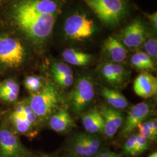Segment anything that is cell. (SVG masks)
Here are the masks:
<instances>
[{
	"label": "cell",
	"instance_id": "27",
	"mask_svg": "<svg viewBox=\"0 0 157 157\" xmlns=\"http://www.w3.org/2000/svg\"><path fill=\"white\" fill-rule=\"evenodd\" d=\"M136 137H137L136 134H133L129 136L128 140L124 144V148H123L124 154L125 155L132 156L133 152L135 149Z\"/></svg>",
	"mask_w": 157,
	"mask_h": 157
},
{
	"label": "cell",
	"instance_id": "7",
	"mask_svg": "<svg viewBox=\"0 0 157 157\" xmlns=\"http://www.w3.org/2000/svg\"><path fill=\"white\" fill-rule=\"evenodd\" d=\"M95 23L86 15L75 13L68 17L64 23V32L70 39L82 41L94 33Z\"/></svg>",
	"mask_w": 157,
	"mask_h": 157
},
{
	"label": "cell",
	"instance_id": "13",
	"mask_svg": "<svg viewBox=\"0 0 157 157\" xmlns=\"http://www.w3.org/2000/svg\"><path fill=\"white\" fill-rule=\"evenodd\" d=\"M145 30L140 21L136 20L124 29L122 40L125 46L130 48L139 47L144 41Z\"/></svg>",
	"mask_w": 157,
	"mask_h": 157
},
{
	"label": "cell",
	"instance_id": "31",
	"mask_svg": "<svg viewBox=\"0 0 157 157\" xmlns=\"http://www.w3.org/2000/svg\"><path fill=\"white\" fill-rule=\"evenodd\" d=\"M97 157H123L117 153H115L110 150H105L101 152Z\"/></svg>",
	"mask_w": 157,
	"mask_h": 157
},
{
	"label": "cell",
	"instance_id": "23",
	"mask_svg": "<svg viewBox=\"0 0 157 157\" xmlns=\"http://www.w3.org/2000/svg\"><path fill=\"white\" fill-rule=\"evenodd\" d=\"M7 91L20 92V86L14 78H6L0 83V93Z\"/></svg>",
	"mask_w": 157,
	"mask_h": 157
},
{
	"label": "cell",
	"instance_id": "2",
	"mask_svg": "<svg viewBox=\"0 0 157 157\" xmlns=\"http://www.w3.org/2000/svg\"><path fill=\"white\" fill-rule=\"evenodd\" d=\"M29 45L17 34L1 28L0 73H15L23 69L28 62Z\"/></svg>",
	"mask_w": 157,
	"mask_h": 157
},
{
	"label": "cell",
	"instance_id": "20",
	"mask_svg": "<svg viewBox=\"0 0 157 157\" xmlns=\"http://www.w3.org/2000/svg\"><path fill=\"white\" fill-rule=\"evenodd\" d=\"M130 62L134 67L141 71H154L155 65L152 58L144 52L139 51L131 57Z\"/></svg>",
	"mask_w": 157,
	"mask_h": 157
},
{
	"label": "cell",
	"instance_id": "34",
	"mask_svg": "<svg viewBox=\"0 0 157 157\" xmlns=\"http://www.w3.org/2000/svg\"><path fill=\"white\" fill-rule=\"evenodd\" d=\"M41 157H57L56 156H54V155H43V156H42Z\"/></svg>",
	"mask_w": 157,
	"mask_h": 157
},
{
	"label": "cell",
	"instance_id": "19",
	"mask_svg": "<svg viewBox=\"0 0 157 157\" xmlns=\"http://www.w3.org/2000/svg\"><path fill=\"white\" fill-rule=\"evenodd\" d=\"M71 150L73 155L81 157H91L94 154L91 150L84 137V133L76 135L71 141Z\"/></svg>",
	"mask_w": 157,
	"mask_h": 157
},
{
	"label": "cell",
	"instance_id": "8",
	"mask_svg": "<svg viewBox=\"0 0 157 157\" xmlns=\"http://www.w3.org/2000/svg\"><path fill=\"white\" fill-rule=\"evenodd\" d=\"M28 151L23 145L17 134L7 124L0 126V157H23L26 156Z\"/></svg>",
	"mask_w": 157,
	"mask_h": 157
},
{
	"label": "cell",
	"instance_id": "1",
	"mask_svg": "<svg viewBox=\"0 0 157 157\" xmlns=\"http://www.w3.org/2000/svg\"><path fill=\"white\" fill-rule=\"evenodd\" d=\"M59 9L56 0H4L0 8L1 28L41 49L50 38Z\"/></svg>",
	"mask_w": 157,
	"mask_h": 157
},
{
	"label": "cell",
	"instance_id": "15",
	"mask_svg": "<svg viewBox=\"0 0 157 157\" xmlns=\"http://www.w3.org/2000/svg\"><path fill=\"white\" fill-rule=\"evenodd\" d=\"M82 120L84 129L89 133H104V119L98 109H90L83 114Z\"/></svg>",
	"mask_w": 157,
	"mask_h": 157
},
{
	"label": "cell",
	"instance_id": "22",
	"mask_svg": "<svg viewBox=\"0 0 157 157\" xmlns=\"http://www.w3.org/2000/svg\"><path fill=\"white\" fill-rule=\"evenodd\" d=\"M51 72L52 77L73 76L72 69L67 65L62 62H55L51 67Z\"/></svg>",
	"mask_w": 157,
	"mask_h": 157
},
{
	"label": "cell",
	"instance_id": "3",
	"mask_svg": "<svg viewBox=\"0 0 157 157\" xmlns=\"http://www.w3.org/2000/svg\"><path fill=\"white\" fill-rule=\"evenodd\" d=\"M28 101L40 123L48 120L56 112L62 102V98L54 84L46 83L39 92L31 94Z\"/></svg>",
	"mask_w": 157,
	"mask_h": 157
},
{
	"label": "cell",
	"instance_id": "12",
	"mask_svg": "<svg viewBox=\"0 0 157 157\" xmlns=\"http://www.w3.org/2000/svg\"><path fill=\"white\" fill-rule=\"evenodd\" d=\"M133 89L135 93L143 98H149L157 95V79L147 71L140 73L135 78Z\"/></svg>",
	"mask_w": 157,
	"mask_h": 157
},
{
	"label": "cell",
	"instance_id": "35",
	"mask_svg": "<svg viewBox=\"0 0 157 157\" xmlns=\"http://www.w3.org/2000/svg\"><path fill=\"white\" fill-rule=\"evenodd\" d=\"M79 157V156H78V155H71V156H70V157Z\"/></svg>",
	"mask_w": 157,
	"mask_h": 157
},
{
	"label": "cell",
	"instance_id": "24",
	"mask_svg": "<svg viewBox=\"0 0 157 157\" xmlns=\"http://www.w3.org/2000/svg\"><path fill=\"white\" fill-rule=\"evenodd\" d=\"M148 140L146 139V137L137 134L136 140L135 149L133 152L132 156H136L141 154L147 150H148Z\"/></svg>",
	"mask_w": 157,
	"mask_h": 157
},
{
	"label": "cell",
	"instance_id": "17",
	"mask_svg": "<svg viewBox=\"0 0 157 157\" xmlns=\"http://www.w3.org/2000/svg\"><path fill=\"white\" fill-rule=\"evenodd\" d=\"M101 95L108 104L116 109H124L128 105V101L126 97L117 90L102 87Z\"/></svg>",
	"mask_w": 157,
	"mask_h": 157
},
{
	"label": "cell",
	"instance_id": "25",
	"mask_svg": "<svg viewBox=\"0 0 157 157\" xmlns=\"http://www.w3.org/2000/svg\"><path fill=\"white\" fill-rule=\"evenodd\" d=\"M146 53L151 58H156L157 56V41L155 39H149L144 44Z\"/></svg>",
	"mask_w": 157,
	"mask_h": 157
},
{
	"label": "cell",
	"instance_id": "10",
	"mask_svg": "<svg viewBox=\"0 0 157 157\" xmlns=\"http://www.w3.org/2000/svg\"><path fill=\"white\" fill-rule=\"evenodd\" d=\"M104 119V134L107 138L111 139L124 123V115L117 109L102 105L99 109Z\"/></svg>",
	"mask_w": 157,
	"mask_h": 157
},
{
	"label": "cell",
	"instance_id": "16",
	"mask_svg": "<svg viewBox=\"0 0 157 157\" xmlns=\"http://www.w3.org/2000/svg\"><path fill=\"white\" fill-rule=\"evenodd\" d=\"M104 48L108 56L114 63L124 62L127 56V51L124 45L117 39L109 37L104 43Z\"/></svg>",
	"mask_w": 157,
	"mask_h": 157
},
{
	"label": "cell",
	"instance_id": "37",
	"mask_svg": "<svg viewBox=\"0 0 157 157\" xmlns=\"http://www.w3.org/2000/svg\"><path fill=\"white\" fill-rule=\"evenodd\" d=\"M27 157L26 156H25V157Z\"/></svg>",
	"mask_w": 157,
	"mask_h": 157
},
{
	"label": "cell",
	"instance_id": "32",
	"mask_svg": "<svg viewBox=\"0 0 157 157\" xmlns=\"http://www.w3.org/2000/svg\"><path fill=\"white\" fill-rule=\"evenodd\" d=\"M148 19H150V22L151 23L152 25L153 26L154 28L157 29V13L155 12L153 13L151 15H149L148 16Z\"/></svg>",
	"mask_w": 157,
	"mask_h": 157
},
{
	"label": "cell",
	"instance_id": "11",
	"mask_svg": "<svg viewBox=\"0 0 157 157\" xmlns=\"http://www.w3.org/2000/svg\"><path fill=\"white\" fill-rule=\"evenodd\" d=\"M102 78L115 87L122 86L127 81L128 74L122 65L114 62H108L103 64L100 69Z\"/></svg>",
	"mask_w": 157,
	"mask_h": 157
},
{
	"label": "cell",
	"instance_id": "4",
	"mask_svg": "<svg viewBox=\"0 0 157 157\" xmlns=\"http://www.w3.org/2000/svg\"><path fill=\"white\" fill-rule=\"evenodd\" d=\"M8 121L12 131L19 135L34 137L36 133L34 129L39 121L30 106L28 101L18 103L10 112Z\"/></svg>",
	"mask_w": 157,
	"mask_h": 157
},
{
	"label": "cell",
	"instance_id": "29",
	"mask_svg": "<svg viewBox=\"0 0 157 157\" xmlns=\"http://www.w3.org/2000/svg\"><path fill=\"white\" fill-rule=\"evenodd\" d=\"M19 94V91H7L0 93V100L8 103H13L17 101Z\"/></svg>",
	"mask_w": 157,
	"mask_h": 157
},
{
	"label": "cell",
	"instance_id": "18",
	"mask_svg": "<svg viewBox=\"0 0 157 157\" xmlns=\"http://www.w3.org/2000/svg\"><path fill=\"white\" fill-rule=\"evenodd\" d=\"M62 57L68 63L78 67L87 65L92 58V56L89 54L73 48L65 49L62 53Z\"/></svg>",
	"mask_w": 157,
	"mask_h": 157
},
{
	"label": "cell",
	"instance_id": "26",
	"mask_svg": "<svg viewBox=\"0 0 157 157\" xmlns=\"http://www.w3.org/2000/svg\"><path fill=\"white\" fill-rule=\"evenodd\" d=\"M137 128L138 129L139 134L138 135L142 136L146 139H147L148 140H155L157 139V137L155 136L152 134L151 131L150 130L147 124L145 122H142L141 124H139Z\"/></svg>",
	"mask_w": 157,
	"mask_h": 157
},
{
	"label": "cell",
	"instance_id": "5",
	"mask_svg": "<svg viewBox=\"0 0 157 157\" xmlns=\"http://www.w3.org/2000/svg\"><path fill=\"white\" fill-rule=\"evenodd\" d=\"M102 22L113 26L120 22L126 12L124 0H84Z\"/></svg>",
	"mask_w": 157,
	"mask_h": 157
},
{
	"label": "cell",
	"instance_id": "9",
	"mask_svg": "<svg viewBox=\"0 0 157 157\" xmlns=\"http://www.w3.org/2000/svg\"><path fill=\"white\" fill-rule=\"evenodd\" d=\"M150 112V105L146 102H141L132 107L124 121L122 136L128 137L131 135L137 126L148 117Z\"/></svg>",
	"mask_w": 157,
	"mask_h": 157
},
{
	"label": "cell",
	"instance_id": "28",
	"mask_svg": "<svg viewBox=\"0 0 157 157\" xmlns=\"http://www.w3.org/2000/svg\"><path fill=\"white\" fill-rule=\"evenodd\" d=\"M52 78L56 83L62 88L69 87L73 84L74 82L73 76H54Z\"/></svg>",
	"mask_w": 157,
	"mask_h": 157
},
{
	"label": "cell",
	"instance_id": "6",
	"mask_svg": "<svg viewBox=\"0 0 157 157\" xmlns=\"http://www.w3.org/2000/svg\"><path fill=\"white\" fill-rule=\"evenodd\" d=\"M95 95V90L92 79L89 76L78 78L69 93L67 100L72 110L80 114L89 106Z\"/></svg>",
	"mask_w": 157,
	"mask_h": 157
},
{
	"label": "cell",
	"instance_id": "30",
	"mask_svg": "<svg viewBox=\"0 0 157 157\" xmlns=\"http://www.w3.org/2000/svg\"><path fill=\"white\" fill-rule=\"evenodd\" d=\"M146 124H147V126H148V128L150 129V130L151 131L152 134L154 135L155 136L157 137V119L155 118H153L149 119L148 121H147V122H145Z\"/></svg>",
	"mask_w": 157,
	"mask_h": 157
},
{
	"label": "cell",
	"instance_id": "14",
	"mask_svg": "<svg viewBox=\"0 0 157 157\" xmlns=\"http://www.w3.org/2000/svg\"><path fill=\"white\" fill-rule=\"evenodd\" d=\"M49 126L58 133L67 132L72 127L75 126L73 119L67 110L64 108L58 109L48 119Z\"/></svg>",
	"mask_w": 157,
	"mask_h": 157
},
{
	"label": "cell",
	"instance_id": "36",
	"mask_svg": "<svg viewBox=\"0 0 157 157\" xmlns=\"http://www.w3.org/2000/svg\"><path fill=\"white\" fill-rule=\"evenodd\" d=\"M2 0H0V8H1V6L2 4Z\"/></svg>",
	"mask_w": 157,
	"mask_h": 157
},
{
	"label": "cell",
	"instance_id": "21",
	"mask_svg": "<svg viewBox=\"0 0 157 157\" xmlns=\"http://www.w3.org/2000/svg\"><path fill=\"white\" fill-rule=\"evenodd\" d=\"M46 83L44 78L39 75H30L26 76L23 80V84L25 89L31 94L39 92Z\"/></svg>",
	"mask_w": 157,
	"mask_h": 157
},
{
	"label": "cell",
	"instance_id": "33",
	"mask_svg": "<svg viewBox=\"0 0 157 157\" xmlns=\"http://www.w3.org/2000/svg\"><path fill=\"white\" fill-rule=\"evenodd\" d=\"M148 157H157V152H154L152 154H151Z\"/></svg>",
	"mask_w": 157,
	"mask_h": 157
}]
</instances>
